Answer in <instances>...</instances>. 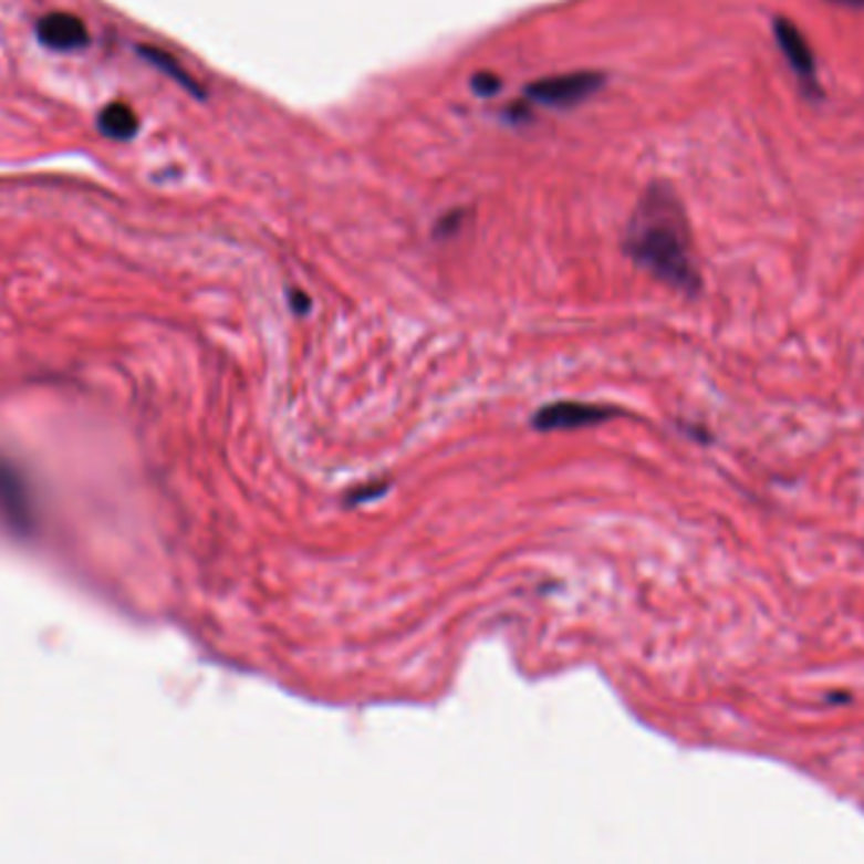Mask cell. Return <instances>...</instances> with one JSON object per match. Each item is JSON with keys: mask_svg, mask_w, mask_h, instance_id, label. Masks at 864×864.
Listing matches in <instances>:
<instances>
[{"mask_svg": "<svg viewBox=\"0 0 864 864\" xmlns=\"http://www.w3.org/2000/svg\"><path fill=\"white\" fill-rule=\"evenodd\" d=\"M625 251L639 269L653 273L665 287L688 296L702 289L688 218L673 187L657 183L643 195L629 218Z\"/></svg>", "mask_w": 864, "mask_h": 864, "instance_id": "cell-1", "label": "cell"}, {"mask_svg": "<svg viewBox=\"0 0 864 864\" xmlns=\"http://www.w3.org/2000/svg\"><path fill=\"white\" fill-rule=\"evenodd\" d=\"M0 521L21 537H31L35 531V503L31 488L21 470L3 458H0Z\"/></svg>", "mask_w": 864, "mask_h": 864, "instance_id": "cell-2", "label": "cell"}, {"mask_svg": "<svg viewBox=\"0 0 864 864\" xmlns=\"http://www.w3.org/2000/svg\"><path fill=\"white\" fill-rule=\"evenodd\" d=\"M604 76L596 71H569V74L539 79L537 84L525 89V94L543 106H574L600 92Z\"/></svg>", "mask_w": 864, "mask_h": 864, "instance_id": "cell-3", "label": "cell"}, {"mask_svg": "<svg viewBox=\"0 0 864 864\" xmlns=\"http://www.w3.org/2000/svg\"><path fill=\"white\" fill-rule=\"evenodd\" d=\"M35 39L51 51H79L89 46V29L74 13H46L35 23Z\"/></svg>", "mask_w": 864, "mask_h": 864, "instance_id": "cell-4", "label": "cell"}, {"mask_svg": "<svg viewBox=\"0 0 864 864\" xmlns=\"http://www.w3.org/2000/svg\"><path fill=\"white\" fill-rule=\"evenodd\" d=\"M614 413L612 407L586 405V403H556L539 409L533 425L539 430H579V427H590L596 423L610 420Z\"/></svg>", "mask_w": 864, "mask_h": 864, "instance_id": "cell-5", "label": "cell"}, {"mask_svg": "<svg viewBox=\"0 0 864 864\" xmlns=\"http://www.w3.org/2000/svg\"><path fill=\"white\" fill-rule=\"evenodd\" d=\"M773 31H777V41L783 51V56L789 59L791 69H794L799 76L812 79L814 76V53H812V49H809L806 39L801 35L797 25L791 23L789 18H779L777 25H773Z\"/></svg>", "mask_w": 864, "mask_h": 864, "instance_id": "cell-6", "label": "cell"}, {"mask_svg": "<svg viewBox=\"0 0 864 864\" xmlns=\"http://www.w3.org/2000/svg\"><path fill=\"white\" fill-rule=\"evenodd\" d=\"M96 124H100L104 137L119 139V142H127L139 132V117L135 114V110L124 102L106 104Z\"/></svg>", "mask_w": 864, "mask_h": 864, "instance_id": "cell-7", "label": "cell"}, {"mask_svg": "<svg viewBox=\"0 0 864 864\" xmlns=\"http://www.w3.org/2000/svg\"><path fill=\"white\" fill-rule=\"evenodd\" d=\"M137 51L142 53V56H145V61H149V64H153V66H157L159 71H163V74L173 76L177 84L185 86L187 92H192L195 96H202V89L192 82V76L187 74V71H185L180 64H177V59H173L170 53H165V51H159V49H153V46H139Z\"/></svg>", "mask_w": 864, "mask_h": 864, "instance_id": "cell-8", "label": "cell"}, {"mask_svg": "<svg viewBox=\"0 0 864 864\" xmlns=\"http://www.w3.org/2000/svg\"><path fill=\"white\" fill-rule=\"evenodd\" d=\"M473 86L478 89V92L491 94V92H496V89H498V79L491 76V74H478V76L473 79Z\"/></svg>", "mask_w": 864, "mask_h": 864, "instance_id": "cell-9", "label": "cell"}, {"mask_svg": "<svg viewBox=\"0 0 864 864\" xmlns=\"http://www.w3.org/2000/svg\"><path fill=\"white\" fill-rule=\"evenodd\" d=\"M832 3H842V6H854V8H864V0H832Z\"/></svg>", "mask_w": 864, "mask_h": 864, "instance_id": "cell-10", "label": "cell"}]
</instances>
